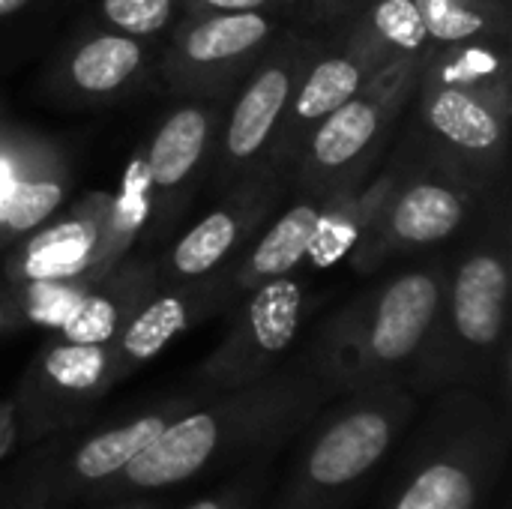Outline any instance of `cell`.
Here are the masks:
<instances>
[{
  "label": "cell",
  "instance_id": "cell-1",
  "mask_svg": "<svg viewBox=\"0 0 512 509\" xmlns=\"http://www.w3.org/2000/svg\"><path fill=\"white\" fill-rule=\"evenodd\" d=\"M333 396V387L315 375L303 357L285 360L255 384L204 393L195 408L177 417L120 477H114L99 501L165 495L192 480L276 459Z\"/></svg>",
  "mask_w": 512,
  "mask_h": 509
},
{
  "label": "cell",
  "instance_id": "cell-2",
  "mask_svg": "<svg viewBox=\"0 0 512 509\" xmlns=\"http://www.w3.org/2000/svg\"><path fill=\"white\" fill-rule=\"evenodd\" d=\"M510 408L480 390H441L402 447L378 509H483L507 471Z\"/></svg>",
  "mask_w": 512,
  "mask_h": 509
},
{
  "label": "cell",
  "instance_id": "cell-3",
  "mask_svg": "<svg viewBox=\"0 0 512 509\" xmlns=\"http://www.w3.org/2000/svg\"><path fill=\"white\" fill-rule=\"evenodd\" d=\"M420 396L375 384L333 396L303 429L270 509H348L414 426Z\"/></svg>",
  "mask_w": 512,
  "mask_h": 509
},
{
  "label": "cell",
  "instance_id": "cell-4",
  "mask_svg": "<svg viewBox=\"0 0 512 509\" xmlns=\"http://www.w3.org/2000/svg\"><path fill=\"white\" fill-rule=\"evenodd\" d=\"M450 270H405L339 309L300 354L333 393L405 384L441 309Z\"/></svg>",
  "mask_w": 512,
  "mask_h": 509
},
{
  "label": "cell",
  "instance_id": "cell-5",
  "mask_svg": "<svg viewBox=\"0 0 512 509\" xmlns=\"http://www.w3.org/2000/svg\"><path fill=\"white\" fill-rule=\"evenodd\" d=\"M507 306L510 261L504 249H471L450 270L435 324L402 387L420 399L453 387L495 396L498 375L510 366Z\"/></svg>",
  "mask_w": 512,
  "mask_h": 509
},
{
  "label": "cell",
  "instance_id": "cell-6",
  "mask_svg": "<svg viewBox=\"0 0 512 509\" xmlns=\"http://www.w3.org/2000/svg\"><path fill=\"white\" fill-rule=\"evenodd\" d=\"M435 156L483 186L507 153L510 75L504 39L432 48L417 72Z\"/></svg>",
  "mask_w": 512,
  "mask_h": 509
},
{
  "label": "cell",
  "instance_id": "cell-7",
  "mask_svg": "<svg viewBox=\"0 0 512 509\" xmlns=\"http://www.w3.org/2000/svg\"><path fill=\"white\" fill-rule=\"evenodd\" d=\"M423 57H399L381 66L345 105L327 114L294 162L300 195H336L354 186L384 147L402 102L417 87Z\"/></svg>",
  "mask_w": 512,
  "mask_h": 509
},
{
  "label": "cell",
  "instance_id": "cell-8",
  "mask_svg": "<svg viewBox=\"0 0 512 509\" xmlns=\"http://www.w3.org/2000/svg\"><path fill=\"white\" fill-rule=\"evenodd\" d=\"M477 192V180L435 153L396 180L384 177L381 201L354 246V264L372 270L393 255L453 237L471 219Z\"/></svg>",
  "mask_w": 512,
  "mask_h": 509
},
{
  "label": "cell",
  "instance_id": "cell-9",
  "mask_svg": "<svg viewBox=\"0 0 512 509\" xmlns=\"http://www.w3.org/2000/svg\"><path fill=\"white\" fill-rule=\"evenodd\" d=\"M117 387L111 345L45 342L9 396L18 420V450L60 432H78Z\"/></svg>",
  "mask_w": 512,
  "mask_h": 509
},
{
  "label": "cell",
  "instance_id": "cell-10",
  "mask_svg": "<svg viewBox=\"0 0 512 509\" xmlns=\"http://www.w3.org/2000/svg\"><path fill=\"white\" fill-rule=\"evenodd\" d=\"M309 312L306 282L294 273L246 291L225 339L195 369V390L222 393L255 384L279 369L297 345Z\"/></svg>",
  "mask_w": 512,
  "mask_h": 509
},
{
  "label": "cell",
  "instance_id": "cell-11",
  "mask_svg": "<svg viewBox=\"0 0 512 509\" xmlns=\"http://www.w3.org/2000/svg\"><path fill=\"white\" fill-rule=\"evenodd\" d=\"M321 45L306 36H282L252 66V78L237 93L219 138V183L234 189L258 174H270L273 141L297 81Z\"/></svg>",
  "mask_w": 512,
  "mask_h": 509
},
{
  "label": "cell",
  "instance_id": "cell-12",
  "mask_svg": "<svg viewBox=\"0 0 512 509\" xmlns=\"http://www.w3.org/2000/svg\"><path fill=\"white\" fill-rule=\"evenodd\" d=\"M204 399V390L177 393L165 399H153L126 417L75 432L57 462L48 509H72L96 504L102 492L120 477L177 417L195 408Z\"/></svg>",
  "mask_w": 512,
  "mask_h": 509
},
{
  "label": "cell",
  "instance_id": "cell-13",
  "mask_svg": "<svg viewBox=\"0 0 512 509\" xmlns=\"http://www.w3.org/2000/svg\"><path fill=\"white\" fill-rule=\"evenodd\" d=\"M276 33L279 18L270 9L195 12L171 36L162 57L165 78L180 93L213 96L252 69Z\"/></svg>",
  "mask_w": 512,
  "mask_h": 509
},
{
  "label": "cell",
  "instance_id": "cell-14",
  "mask_svg": "<svg viewBox=\"0 0 512 509\" xmlns=\"http://www.w3.org/2000/svg\"><path fill=\"white\" fill-rule=\"evenodd\" d=\"M126 219L120 204L105 195H90L66 219L36 231L15 258V282H93L87 276H102L105 264L126 246Z\"/></svg>",
  "mask_w": 512,
  "mask_h": 509
},
{
  "label": "cell",
  "instance_id": "cell-15",
  "mask_svg": "<svg viewBox=\"0 0 512 509\" xmlns=\"http://www.w3.org/2000/svg\"><path fill=\"white\" fill-rule=\"evenodd\" d=\"M375 72L378 66L372 63V57L348 36L330 51L318 48L309 66L303 69L297 90L279 123L273 156H270V174L273 177L291 174L315 126L339 105H345Z\"/></svg>",
  "mask_w": 512,
  "mask_h": 509
},
{
  "label": "cell",
  "instance_id": "cell-16",
  "mask_svg": "<svg viewBox=\"0 0 512 509\" xmlns=\"http://www.w3.org/2000/svg\"><path fill=\"white\" fill-rule=\"evenodd\" d=\"M273 174H258L234 189H228V201L210 210L201 222H195L165 255L168 282L195 285L213 282L210 276L249 240V234L261 225L267 210L276 201Z\"/></svg>",
  "mask_w": 512,
  "mask_h": 509
},
{
  "label": "cell",
  "instance_id": "cell-17",
  "mask_svg": "<svg viewBox=\"0 0 512 509\" xmlns=\"http://www.w3.org/2000/svg\"><path fill=\"white\" fill-rule=\"evenodd\" d=\"M228 294L231 291H225V285L216 282H195V285L171 282L165 291H153L111 342L117 384L126 381L132 372H138L153 357H159L192 324L225 306Z\"/></svg>",
  "mask_w": 512,
  "mask_h": 509
},
{
  "label": "cell",
  "instance_id": "cell-18",
  "mask_svg": "<svg viewBox=\"0 0 512 509\" xmlns=\"http://www.w3.org/2000/svg\"><path fill=\"white\" fill-rule=\"evenodd\" d=\"M207 96L174 108L156 129L144 156V183L156 204L171 207L174 198L198 174V165L213 147L216 105Z\"/></svg>",
  "mask_w": 512,
  "mask_h": 509
},
{
  "label": "cell",
  "instance_id": "cell-19",
  "mask_svg": "<svg viewBox=\"0 0 512 509\" xmlns=\"http://www.w3.org/2000/svg\"><path fill=\"white\" fill-rule=\"evenodd\" d=\"M156 291L153 267H120L93 279L57 324V336L78 345H111L132 312Z\"/></svg>",
  "mask_w": 512,
  "mask_h": 509
},
{
  "label": "cell",
  "instance_id": "cell-20",
  "mask_svg": "<svg viewBox=\"0 0 512 509\" xmlns=\"http://www.w3.org/2000/svg\"><path fill=\"white\" fill-rule=\"evenodd\" d=\"M327 201H330L327 195H303L285 213H279L276 222L255 240V246L237 264V273H234L228 291L246 294V291L258 288L261 282L294 273L303 264V258L318 234Z\"/></svg>",
  "mask_w": 512,
  "mask_h": 509
},
{
  "label": "cell",
  "instance_id": "cell-21",
  "mask_svg": "<svg viewBox=\"0 0 512 509\" xmlns=\"http://www.w3.org/2000/svg\"><path fill=\"white\" fill-rule=\"evenodd\" d=\"M351 18V30L345 36L357 42L378 69L399 57H426L432 51L414 0H372Z\"/></svg>",
  "mask_w": 512,
  "mask_h": 509
},
{
  "label": "cell",
  "instance_id": "cell-22",
  "mask_svg": "<svg viewBox=\"0 0 512 509\" xmlns=\"http://www.w3.org/2000/svg\"><path fill=\"white\" fill-rule=\"evenodd\" d=\"M144 63V45L135 36L108 30L84 39L69 57V84L84 96H111L123 90Z\"/></svg>",
  "mask_w": 512,
  "mask_h": 509
},
{
  "label": "cell",
  "instance_id": "cell-23",
  "mask_svg": "<svg viewBox=\"0 0 512 509\" xmlns=\"http://www.w3.org/2000/svg\"><path fill=\"white\" fill-rule=\"evenodd\" d=\"M432 48L492 42L507 36L504 0H414Z\"/></svg>",
  "mask_w": 512,
  "mask_h": 509
},
{
  "label": "cell",
  "instance_id": "cell-24",
  "mask_svg": "<svg viewBox=\"0 0 512 509\" xmlns=\"http://www.w3.org/2000/svg\"><path fill=\"white\" fill-rule=\"evenodd\" d=\"M72 435L75 432H60L33 447H24V456L3 468L0 509H48L54 471Z\"/></svg>",
  "mask_w": 512,
  "mask_h": 509
},
{
  "label": "cell",
  "instance_id": "cell-25",
  "mask_svg": "<svg viewBox=\"0 0 512 509\" xmlns=\"http://www.w3.org/2000/svg\"><path fill=\"white\" fill-rule=\"evenodd\" d=\"M66 195V183L57 174H21L0 183V228L9 234L36 231Z\"/></svg>",
  "mask_w": 512,
  "mask_h": 509
},
{
  "label": "cell",
  "instance_id": "cell-26",
  "mask_svg": "<svg viewBox=\"0 0 512 509\" xmlns=\"http://www.w3.org/2000/svg\"><path fill=\"white\" fill-rule=\"evenodd\" d=\"M270 465L273 459L252 462L180 509H261L270 486Z\"/></svg>",
  "mask_w": 512,
  "mask_h": 509
},
{
  "label": "cell",
  "instance_id": "cell-27",
  "mask_svg": "<svg viewBox=\"0 0 512 509\" xmlns=\"http://www.w3.org/2000/svg\"><path fill=\"white\" fill-rule=\"evenodd\" d=\"M180 0H102V18L126 36L135 39H147V36H159L174 12H177Z\"/></svg>",
  "mask_w": 512,
  "mask_h": 509
},
{
  "label": "cell",
  "instance_id": "cell-28",
  "mask_svg": "<svg viewBox=\"0 0 512 509\" xmlns=\"http://www.w3.org/2000/svg\"><path fill=\"white\" fill-rule=\"evenodd\" d=\"M189 15L195 12H243V9H273L294 0H186Z\"/></svg>",
  "mask_w": 512,
  "mask_h": 509
},
{
  "label": "cell",
  "instance_id": "cell-29",
  "mask_svg": "<svg viewBox=\"0 0 512 509\" xmlns=\"http://www.w3.org/2000/svg\"><path fill=\"white\" fill-rule=\"evenodd\" d=\"M18 453V420L12 399H0V465Z\"/></svg>",
  "mask_w": 512,
  "mask_h": 509
},
{
  "label": "cell",
  "instance_id": "cell-30",
  "mask_svg": "<svg viewBox=\"0 0 512 509\" xmlns=\"http://www.w3.org/2000/svg\"><path fill=\"white\" fill-rule=\"evenodd\" d=\"M315 18H351L372 0H306Z\"/></svg>",
  "mask_w": 512,
  "mask_h": 509
},
{
  "label": "cell",
  "instance_id": "cell-31",
  "mask_svg": "<svg viewBox=\"0 0 512 509\" xmlns=\"http://www.w3.org/2000/svg\"><path fill=\"white\" fill-rule=\"evenodd\" d=\"M87 509H168L165 501L156 495H126V498H105L96 504H87Z\"/></svg>",
  "mask_w": 512,
  "mask_h": 509
},
{
  "label": "cell",
  "instance_id": "cell-32",
  "mask_svg": "<svg viewBox=\"0 0 512 509\" xmlns=\"http://www.w3.org/2000/svg\"><path fill=\"white\" fill-rule=\"evenodd\" d=\"M18 324H21V309H18V303L0 297V333L12 330V327H18Z\"/></svg>",
  "mask_w": 512,
  "mask_h": 509
},
{
  "label": "cell",
  "instance_id": "cell-33",
  "mask_svg": "<svg viewBox=\"0 0 512 509\" xmlns=\"http://www.w3.org/2000/svg\"><path fill=\"white\" fill-rule=\"evenodd\" d=\"M30 0H0V18L3 15H12V12H18V9H24Z\"/></svg>",
  "mask_w": 512,
  "mask_h": 509
},
{
  "label": "cell",
  "instance_id": "cell-34",
  "mask_svg": "<svg viewBox=\"0 0 512 509\" xmlns=\"http://www.w3.org/2000/svg\"><path fill=\"white\" fill-rule=\"evenodd\" d=\"M504 509H510V507H504Z\"/></svg>",
  "mask_w": 512,
  "mask_h": 509
}]
</instances>
